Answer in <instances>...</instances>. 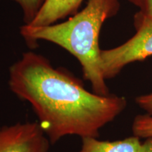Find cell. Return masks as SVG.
Here are the masks:
<instances>
[{"mask_svg":"<svg viewBox=\"0 0 152 152\" xmlns=\"http://www.w3.org/2000/svg\"><path fill=\"white\" fill-rule=\"evenodd\" d=\"M50 144L38 122L0 127V152H49Z\"/></svg>","mask_w":152,"mask_h":152,"instance_id":"obj_4","label":"cell"},{"mask_svg":"<svg viewBox=\"0 0 152 152\" xmlns=\"http://www.w3.org/2000/svg\"><path fill=\"white\" fill-rule=\"evenodd\" d=\"M140 152H152V137L146 138V140L142 143Z\"/></svg>","mask_w":152,"mask_h":152,"instance_id":"obj_11","label":"cell"},{"mask_svg":"<svg viewBox=\"0 0 152 152\" xmlns=\"http://www.w3.org/2000/svg\"><path fill=\"white\" fill-rule=\"evenodd\" d=\"M21 8L25 25H30L35 20L47 0H13Z\"/></svg>","mask_w":152,"mask_h":152,"instance_id":"obj_8","label":"cell"},{"mask_svg":"<svg viewBox=\"0 0 152 152\" xmlns=\"http://www.w3.org/2000/svg\"><path fill=\"white\" fill-rule=\"evenodd\" d=\"M136 34L120 46L101 50L104 79L115 77L125 66L152 56V18L137 12L134 16Z\"/></svg>","mask_w":152,"mask_h":152,"instance_id":"obj_3","label":"cell"},{"mask_svg":"<svg viewBox=\"0 0 152 152\" xmlns=\"http://www.w3.org/2000/svg\"><path fill=\"white\" fill-rule=\"evenodd\" d=\"M128 1L140 9L139 12L144 16L152 18V0H128Z\"/></svg>","mask_w":152,"mask_h":152,"instance_id":"obj_10","label":"cell"},{"mask_svg":"<svg viewBox=\"0 0 152 152\" xmlns=\"http://www.w3.org/2000/svg\"><path fill=\"white\" fill-rule=\"evenodd\" d=\"M120 9L118 0H89L83 10L65 22L45 26L24 25L20 35L30 49L37 47L39 40H46L66 49L81 65L83 77L92 85L95 94H110L102 73L100 31L107 19L115 16Z\"/></svg>","mask_w":152,"mask_h":152,"instance_id":"obj_2","label":"cell"},{"mask_svg":"<svg viewBox=\"0 0 152 152\" xmlns=\"http://www.w3.org/2000/svg\"><path fill=\"white\" fill-rule=\"evenodd\" d=\"M134 136L140 138L152 137V115L149 114H139L134 118L132 125Z\"/></svg>","mask_w":152,"mask_h":152,"instance_id":"obj_7","label":"cell"},{"mask_svg":"<svg viewBox=\"0 0 152 152\" xmlns=\"http://www.w3.org/2000/svg\"><path fill=\"white\" fill-rule=\"evenodd\" d=\"M77 152H140V138L132 136L115 141H102L95 137H83Z\"/></svg>","mask_w":152,"mask_h":152,"instance_id":"obj_6","label":"cell"},{"mask_svg":"<svg viewBox=\"0 0 152 152\" xmlns=\"http://www.w3.org/2000/svg\"><path fill=\"white\" fill-rule=\"evenodd\" d=\"M135 103L146 113L152 115V93L137 96Z\"/></svg>","mask_w":152,"mask_h":152,"instance_id":"obj_9","label":"cell"},{"mask_svg":"<svg viewBox=\"0 0 152 152\" xmlns=\"http://www.w3.org/2000/svg\"><path fill=\"white\" fill-rule=\"evenodd\" d=\"M83 0H47L35 20L28 26H45L56 23L78 12Z\"/></svg>","mask_w":152,"mask_h":152,"instance_id":"obj_5","label":"cell"},{"mask_svg":"<svg viewBox=\"0 0 152 152\" xmlns=\"http://www.w3.org/2000/svg\"><path fill=\"white\" fill-rule=\"evenodd\" d=\"M11 92L32 106L38 123L54 144L64 137H99V131L124 111L126 98L89 92L83 83L45 56L24 53L9 68Z\"/></svg>","mask_w":152,"mask_h":152,"instance_id":"obj_1","label":"cell"}]
</instances>
